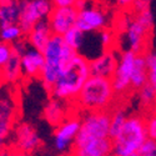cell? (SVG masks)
I'll use <instances>...</instances> for the list:
<instances>
[{"instance_id":"cell-21","label":"cell","mask_w":156,"mask_h":156,"mask_svg":"<svg viewBox=\"0 0 156 156\" xmlns=\"http://www.w3.org/2000/svg\"><path fill=\"white\" fill-rule=\"evenodd\" d=\"M25 33L19 24H9L0 27V41L14 45L16 41L21 40Z\"/></svg>"},{"instance_id":"cell-37","label":"cell","mask_w":156,"mask_h":156,"mask_svg":"<svg viewBox=\"0 0 156 156\" xmlns=\"http://www.w3.org/2000/svg\"><path fill=\"white\" fill-rule=\"evenodd\" d=\"M4 145H5V144H3V142H0V151H2V149L4 147Z\"/></svg>"},{"instance_id":"cell-23","label":"cell","mask_w":156,"mask_h":156,"mask_svg":"<svg viewBox=\"0 0 156 156\" xmlns=\"http://www.w3.org/2000/svg\"><path fill=\"white\" fill-rule=\"evenodd\" d=\"M155 98H156L155 96V90L149 83L137 90L139 105L144 110H150V109L155 108Z\"/></svg>"},{"instance_id":"cell-31","label":"cell","mask_w":156,"mask_h":156,"mask_svg":"<svg viewBox=\"0 0 156 156\" xmlns=\"http://www.w3.org/2000/svg\"><path fill=\"white\" fill-rule=\"evenodd\" d=\"M150 0H134V3L131 5V12L134 14H139V12L150 10Z\"/></svg>"},{"instance_id":"cell-19","label":"cell","mask_w":156,"mask_h":156,"mask_svg":"<svg viewBox=\"0 0 156 156\" xmlns=\"http://www.w3.org/2000/svg\"><path fill=\"white\" fill-rule=\"evenodd\" d=\"M149 83V70H147V60L146 54H137L135 60V66L131 75V89L137 90Z\"/></svg>"},{"instance_id":"cell-36","label":"cell","mask_w":156,"mask_h":156,"mask_svg":"<svg viewBox=\"0 0 156 156\" xmlns=\"http://www.w3.org/2000/svg\"><path fill=\"white\" fill-rule=\"evenodd\" d=\"M8 2H12V0H0V3H8Z\"/></svg>"},{"instance_id":"cell-5","label":"cell","mask_w":156,"mask_h":156,"mask_svg":"<svg viewBox=\"0 0 156 156\" xmlns=\"http://www.w3.org/2000/svg\"><path fill=\"white\" fill-rule=\"evenodd\" d=\"M154 25V18L150 10L134 14L131 16L126 29L121 33L124 39L125 50L134 51L136 54H142L146 49L149 36Z\"/></svg>"},{"instance_id":"cell-20","label":"cell","mask_w":156,"mask_h":156,"mask_svg":"<svg viewBox=\"0 0 156 156\" xmlns=\"http://www.w3.org/2000/svg\"><path fill=\"white\" fill-rule=\"evenodd\" d=\"M21 12V0L0 3V27L9 24H19Z\"/></svg>"},{"instance_id":"cell-34","label":"cell","mask_w":156,"mask_h":156,"mask_svg":"<svg viewBox=\"0 0 156 156\" xmlns=\"http://www.w3.org/2000/svg\"><path fill=\"white\" fill-rule=\"evenodd\" d=\"M11 156H33V155L31 154H28V152H24V151H19V150H14V149H12Z\"/></svg>"},{"instance_id":"cell-3","label":"cell","mask_w":156,"mask_h":156,"mask_svg":"<svg viewBox=\"0 0 156 156\" xmlns=\"http://www.w3.org/2000/svg\"><path fill=\"white\" fill-rule=\"evenodd\" d=\"M44 54V68L41 70L39 80L50 90L58 81L61 73L66 69L71 60L76 56L77 51L73 50L65 44L62 36L54 35L43 50Z\"/></svg>"},{"instance_id":"cell-22","label":"cell","mask_w":156,"mask_h":156,"mask_svg":"<svg viewBox=\"0 0 156 156\" xmlns=\"http://www.w3.org/2000/svg\"><path fill=\"white\" fill-rule=\"evenodd\" d=\"M85 35L86 34L84 31H81L77 27H74V28H71L69 31H66L62 35V39H64L65 44H66L69 48H71L73 50H75V51L79 53V50L84 45Z\"/></svg>"},{"instance_id":"cell-15","label":"cell","mask_w":156,"mask_h":156,"mask_svg":"<svg viewBox=\"0 0 156 156\" xmlns=\"http://www.w3.org/2000/svg\"><path fill=\"white\" fill-rule=\"evenodd\" d=\"M23 75L27 79H39L44 68V54L43 51L29 46L20 55Z\"/></svg>"},{"instance_id":"cell-11","label":"cell","mask_w":156,"mask_h":156,"mask_svg":"<svg viewBox=\"0 0 156 156\" xmlns=\"http://www.w3.org/2000/svg\"><path fill=\"white\" fill-rule=\"evenodd\" d=\"M18 102L9 93L0 94V142L5 144L18 124Z\"/></svg>"},{"instance_id":"cell-33","label":"cell","mask_w":156,"mask_h":156,"mask_svg":"<svg viewBox=\"0 0 156 156\" xmlns=\"http://www.w3.org/2000/svg\"><path fill=\"white\" fill-rule=\"evenodd\" d=\"M11 152H12V147H3L2 151H0V156H11Z\"/></svg>"},{"instance_id":"cell-25","label":"cell","mask_w":156,"mask_h":156,"mask_svg":"<svg viewBox=\"0 0 156 156\" xmlns=\"http://www.w3.org/2000/svg\"><path fill=\"white\" fill-rule=\"evenodd\" d=\"M147 70H149V84L154 87L156 93V53H147Z\"/></svg>"},{"instance_id":"cell-12","label":"cell","mask_w":156,"mask_h":156,"mask_svg":"<svg viewBox=\"0 0 156 156\" xmlns=\"http://www.w3.org/2000/svg\"><path fill=\"white\" fill-rule=\"evenodd\" d=\"M71 156H112V139H89L75 141Z\"/></svg>"},{"instance_id":"cell-2","label":"cell","mask_w":156,"mask_h":156,"mask_svg":"<svg viewBox=\"0 0 156 156\" xmlns=\"http://www.w3.org/2000/svg\"><path fill=\"white\" fill-rule=\"evenodd\" d=\"M116 98L110 77L91 75L84 84L74 105L84 112L109 111L114 106Z\"/></svg>"},{"instance_id":"cell-38","label":"cell","mask_w":156,"mask_h":156,"mask_svg":"<svg viewBox=\"0 0 156 156\" xmlns=\"http://www.w3.org/2000/svg\"><path fill=\"white\" fill-rule=\"evenodd\" d=\"M129 156H140V155H139V154L136 152V154H133V155H129Z\"/></svg>"},{"instance_id":"cell-27","label":"cell","mask_w":156,"mask_h":156,"mask_svg":"<svg viewBox=\"0 0 156 156\" xmlns=\"http://www.w3.org/2000/svg\"><path fill=\"white\" fill-rule=\"evenodd\" d=\"M12 55H14V48H12V45L0 41V69L11 59Z\"/></svg>"},{"instance_id":"cell-6","label":"cell","mask_w":156,"mask_h":156,"mask_svg":"<svg viewBox=\"0 0 156 156\" xmlns=\"http://www.w3.org/2000/svg\"><path fill=\"white\" fill-rule=\"evenodd\" d=\"M54 5L51 0H21L19 25L24 33H29L37 23L48 20Z\"/></svg>"},{"instance_id":"cell-9","label":"cell","mask_w":156,"mask_h":156,"mask_svg":"<svg viewBox=\"0 0 156 156\" xmlns=\"http://www.w3.org/2000/svg\"><path fill=\"white\" fill-rule=\"evenodd\" d=\"M43 145L37 130L29 122H18L11 134V147L14 150L33 154Z\"/></svg>"},{"instance_id":"cell-16","label":"cell","mask_w":156,"mask_h":156,"mask_svg":"<svg viewBox=\"0 0 156 156\" xmlns=\"http://www.w3.org/2000/svg\"><path fill=\"white\" fill-rule=\"evenodd\" d=\"M69 104L70 102L51 96L45 104L43 110V116L45 121L51 126H59L64 120H66L71 115L69 111Z\"/></svg>"},{"instance_id":"cell-17","label":"cell","mask_w":156,"mask_h":156,"mask_svg":"<svg viewBox=\"0 0 156 156\" xmlns=\"http://www.w3.org/2000/svg\"><path fill=\"white\" fill-rule=\"evenodd\" d=\"M53 36H54V33L51 30L48 20H43L40 23H37L29 33L25 34V39H27L28 44L31 48L40 51L45 49V46L48 45V43Z\"/></svg>"},{"instance_id":"cell-7","label":"cell","mask_w":156,"mask_h":156,"mask_svg":"<svg viewBox=\"0 0 156 156\" xmlns=\"http://www.w3.org/2000/svg\"><path fill=\"white\" fill-rule=\"evenodd\" d=\"M136 53L130 50H124L119 55L118 66L111 77L112 86L115 90L116 96L122 98L125 96L131 89V75L135 66Z\"/></svg>"},{"instance_id":"cell-39","label":"cell","mask_w":156,"mask_h":156,"mask_svg":"<svg viewBox=\"0 0 156 156\" xmlns=\"http://www.w3.org/2000/svg\"><path fill=\"white\" fill-rule=\"evenodd\" d=\"M86 2H90V0H86Z\"/></svg>"},{"instance_id":"cell-29","label":"cell","mask_w":156,"mask_h":156,"mask_svg":"<svg viewBox=\"0 0 156 156\" xmlns=\"http://www.w3.org/2000/svg\"><path fill=\"white\" fill-rule=\"evenodd\" d=\"M137 154L140 156H156V140L147 137Z\"/></svg>"},{"instance_id":"cell-13","label":"cell","mask_w":156,"mask_h":156,"mask_svg":"<svg viewBox=\"0 0 156 156\" xmlns=\"http://www.w3.org/2000/svg\"><path fill=\"white\" fill-rule=\"evenodd\" d=\"M77 14H79L77 8H54L51 10L48 23L54 35L62 36L71 28L76 27Z\"/></svg>"},{"instance_id":"cell-18","label":"cell","mask_w":156,"mask_h":156,"mask_svg":"<svg viewBox=\"0 0 156 156\" xmlns=\"http://www.w3.org/2000/svg\"><path fill=\"white\" fill-rule=\"evenodd\" d=\"M0 74L4 80V84L8 85H15L18 81H20L24 75H23V69H21V60L20 55L14 51V55L11 59L0 69Z\"/></svg>"},{"instance_id":"cell-8","label":"cell","mask_w":156,"mask_h":156,"mask_svg":"<svg viewBox=\"0 0 156 156\" xmlns=\"http://www.w3.org/2000/svg\"><path fill=\"white\" fill-rule=\"evenodd\" d=\"M109 15L102 8L94 5V4H86L81 9H79L77 14L76 27L85 34L89 33H99L108 28L109 25Z\"/></svg>"},{"instance_id":"cell-30","label":"cell","mask_w":156,"mask_h":156,"mask_svg":"<svg viewBox=\"0 0 156 156\" xmlns=\"http://www.w3.org/2000/svg\"><path fill=\"white\" fill-rule=\"evenodd\" d=\"M145 124H146L147 136L150 139L156 140V111H152L146 116L145 118Z\"/></svg>"},{"instance_id":"cell-14","label":"cell","mask_w":156,"mask_h":156,"mask_svg":"<svg viewBox=\"0 0 156 156\" xmlns=\"http://www.w3.org/2000/svg\"><path fill=\"white\" fill-rule=\"evenodd\" d=\"M119 55L115 53L114 49L104 50L101 54L95 56L90 61V71L91 75L95 76H104V77H112L116 66H118Z\"/></svg>"},{"instance_id":"cell-35","label":"cell","mask_w":156,"mask_h":156,"mask_svg":"<svg viewBox=\"0 0 156 156\" xmlns=\"http://www.w3.org/2000/svg\"><path fill=\"white\" fill-rule=\"evenodd\" d=\"M3 86H4V80H3V77H2V74H0V94H2Z\"/></svg>"},{"instance_id":"cell-1","label":"cell","mask_w":156,"mask_h":156,"mask_svg":"<svg viewBox=\"0 0 156 156\" xmlns=\"http://www.w3.org/2000/svg\"><path fill=\"white\" fill-rule=\"evenodd\" d=\"M90 76V61L77 53L49 91L53 98L74 102Z\"/></svg>"},{"instance_id":"cell-4","label":"cell","mask_w":156,"mask_h":156,"mask_svg":"<svg viewBox=\"0 0 156 156\" xmlns=\"http://www.w3.org/2000/svg\"><path fill=\"white\" fill-rule=\"evenodd\" d=\"M147 137L145 118L140 115L127 116L119 134L112 139V156L136 154Z\"/></svg>"},{"instance_id":"cell-26","label":"cell","mask_w":156,"mask_h":156,"mask_svg":"<svg viewBox=\"0 0 156 156\" xmlns=\"http://www.w3.org/2000/svg\"><path fill=\"white\" fill-rule=\"evenodd\" d=\"M100 33V43L102 46V51L104 50H111L114 48L115 44V34L112 30H109L108 28L104 29Z\"/></svg>"},{"instance_id":"cell-32","label":"cell","mask_w":156,"mask_h":156,"mask_svg":"<svg viewBox=\"0 0 156 156\" xmlns=\"http://www.w3.org/2000/svg\"><path fill=\"white\" fill-rule=\"evenodd\" d=\"M134 0H115V4L122 10H130Z\"/></svg>"},{"instance_id":"cell-24","label":"cell","mask_w":156,"mask_h":156,"mask_svg":"<svg viewBox=\"0 0 156 156\" xmlns=\"http://www.w3.org/2000/svg\"><path fill=\"white\" fill-rule=\"evenodd\" d=\"M126 119H127V115L124 109L119 108V109H114L111 111V119H110V136H111V139H114L119 134V131L124 126Z\"/></svg>"},{"instance_id":"cell-10","label":"cell","mask_w":156,"mask_h":156,"mask_svg":"<svg viewBox=\"0 0 156 156\" xmlns=\"http://www.w3.org/2000/svg\"><path fill=\"white\" fill-rule=\"evenodd\" d=\"M80 118L70 115L66 120H64L59 126H56L54 133V147L56 152L65 155L73 150L74 142L80 130Z\"/></svg>"},{"instance_id":"cell-28","label":"cell","mask_w":156,"mask_h":156,"mask_svg":"<svg viewBox=\"0 0 156 156\" xmlns=\"http://www.w3.org/2000/svg\"><path fill=\"white\" fill-rule=\"evenodd\" d=\"M54 8H77L81 9L89 2L86 0H51Z\"/></svg>"}]
</instances>
